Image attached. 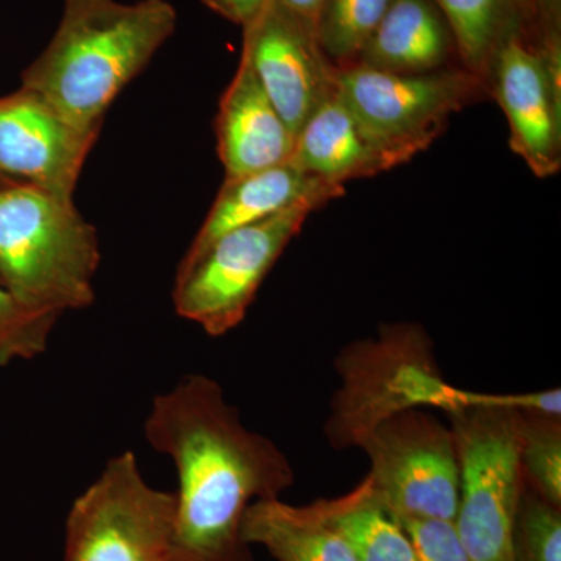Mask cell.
Here are the masks:
<instances>
[{
  "instance_id": "6da1fadb",
  "label": "cell",
  "mask_w": 561,
  "mask_h": 561,
  "mask_svg": "<svg viewBox=\"0 0 561 561\" xmlns=\"http://www.w3.org/2000/svg\"><path fill=\"white\" fill-rule=\"evenodd\" d=\"M151 448L179 478L172 561H251L242 519L253 502L295 483L286 454L242 423L216 379L187 375L157 394L146 419Z\"/></svg>"
},
{
  "instance_id": "7a4b0ae2",
  "label": "cell",
  "mask_w": 561,
  "mask_h": 561,
  "mask_svg": "<svg viewBox=\"0 0 561 561\" xmlns=\"http://www.w3.org/2000/svg\"><path fill=\"white\" fill-rule=\"evenodd\" d=\"M176 21L168 0H65L60 25L22 88L80 130L101 133L111 103L171 38Z\"/></svg>"
},
{
  "instance_id": "3957f363",
  "label": "cell",
  "mask_w": 561,
  "mask_h": 561,
  "mask_svg": "<svg viewBox=\"0 0 561 561\" xmlns=\"http://www.w3.org/2000/svg\"><path fill=\"white\" fill-rule=\"evenodd\" d=\"M99 265L98 231L73 201L0 186V283L18 301L57 316L90 308Z\"/></svg>"
},
{
  "instance_id": "277c9868",
  "label": "cell",
  "mask_w": 561,
  "mask_h": 561,
  "mask_svg": "<svg viewBox=\"0 0 561 561\" xmlns=\"http://www.w3.org/2000/svg\"><path fill=\"white\" fill-rule=\"evenodd\" d=\"M443 412L459 460L457 534L471 561H513V522L524 490L523 413L454 386Z\"/></svg>"
},
{
  "instance_id": "5b68a950",
  "label": "cell",
  "mask_w": 561,
  "mask_h": 561,
  "mask_svg": "<svg viewBox=\"0 0 561 561\" xmlns=\"http://www.w3.org/2000/svg\"><path fill=\"white\" fill-rule=\"evenodd\" d=\"M339 387L324 421V437L335 451L359 448L376 426L409 409H443L451 383L443 378L430 332L401 321L379 327L334 359Z\"/></svg>"
},
{
  "instance_id": "8992f818",
  "label": "cell",
  "mask_w": 561,
  "mask_h": 561,
  "mask_svg": "<svg viewBox=\"0 0 561 561\" xmlns=\"http://www.w3.org/2000/svg\"><path fill=\"white\" fill-rule=\"evenodd\" d=\"M324 205L319 198H308L221 236L197 260L176 271V313L210 337L238 328L280 254L300 234L313 210Z\"/></svg>"
},
{
  "instance_id": "52a82bcc",
  "label": "cell",
  "mask_w": 561,
  "mask_h": 561,
  "mask_svg": "<svg viewBox=\"0 0 561 561\" xmlns=\"http://www.w3.org/2000/svg\"><path fill=\"white\" fill-rule=\"evenodd\" d=\"M175 493L154 489L131 451L105 465L70 505L65 561H172Z\"/></svg>"
},
{
  "instance_id": "ba28073f",
  "label": "cell",
  "mask_w": 561,
  "mask_h": 561,
  "mask_svg": "<svg viewBox=\"0 0 561 561\" xmlns=\"http://www.w3.org/2000/svg\"><path fill=\"white\" fill-rule=\"evenodd\" d=\"M368 478L398 519L454 522L459 505V460L453 432L427 408L409 409L360 442Z\"/></svg>"
},
{
  "instance_id": "9c48e42d",
  "label": "cell",
  "mask_w": 561,
  "mask_h": 561,
  "mask_svg": "<svg viewBox=\"0 0 561 561\" xmlns=\"http://www.w3.org/2000/svg\"><path fill=\"white\" fill-rule=\"evenodd\" d=\"M489 84L470 70L394 73L359 62L337 66L334 90L370 130L416 157L454 113L481 99Z\"/></svg>"
},
{
  "instance_id": "30bf717a",
  "label": "cell",
  "mask_w": 561,
  "mask_h": 561,
  "mask_svg": "<svg viewBox=\"0 0 561 561\" xmlns=\"http://www.w3.org/2000/svg\"><path fill=\"white\" fill-rule=\"evenodd\" d=\"M242 55L262 88L297 136L305 122L334 91V65L321 49L317 28L280 0H265L243 25Z\"/></svg>"
},
{
  "instance_id": "8fae6325",
  "label": "cell",
  "mask_w": 561,
  "mask_h": 561,
  "mask_svg": "<svg viewBox=\"0 0 561 561\" xmlns=\"http://www.w3.org/2000/svg\"><path fill=\"white\" fill-rule=\"evenodd\" d=\"M99 133L70 124L35 92L0 99V176L73 201Z\"/></svg>"
},
{
  "instance_id": "7c38bea8",
  "label": "cell",
  "mask_w": 561,
  "mask_h": 561,
  "mask_svg": "<svg viewBox=\"0 0 561 561\" xmlns=\"http://www.w3.org/2000/svg\"><path fill=\"white\" fill-rule=\"evenodd\" d=\"M489 83L511 125V146L540 179L561 165V94L531 46L526 31L513 32L497 47Z\"/></svg>"
},
{
  "instance_id": "4fadbf2b",
  "label": "cell",
  "mask_w": 561,
  "mask_h": 561,
  "mask_svg": "<svg viewBox=\"0 0 561 561\" xmlns=\"http://www.w3.org/2000/svg\"><path fill=\"white\" fill-rule=\"evenodd\" d=\"M412 160L408 151L376 135L332 91L295 136L290 160L328 183L368 179Z\"/></svg>"
},
{
  "instance_id": "5bb4252c",
  "label": "cell",
  "mask_w": 561,
  "mask_h": 561,
  "mask_svg": "<svg viewBox=\"0 0 561 561\" xmlns=\"http://www.w3.org/2000/svg\"><path fill=\"white\" fill-rule=\"evenodd\" d=\"M217 151L227 176L245 175L290 160L295 136L241 55L216 121Z\"/></svg>"
},
{
  "instance_id": "9a60e30c",
  "label": "cell",
  "mask_w": 561,
  "mask_h": 561,
  "mask_svg": "<svg viewBox=\"0 0 561 561\" xmlns=\"http://www.w3.org/2000/svg\"><path fill=\"white\" fill-rule=\"evenodd\" d=\"M342 195L345 186L309 175L291 161L245 175L227 176L179 267L197 260L227 232L268 219L308 198L328 203Z\"/></svg>"
},
{
  "instance_id": "2e32d148",
  "label": "cell",
  "mask_w": 561,
  "mask_h": 561,
  "mask_svg": "<svg viewBox=\"0 0 561 561\" xmlns=\"http://www.w3.org/2000/svg\"><path fill=\"white\" fill-rule=\"evenodd\" d=\"M454 50L451 28L434 0H391L356 62L386 72H434Z\"/></svg>"
},
{
  "instance_id": "e0dca14e",
  "label": "cell",
  "mask_w": 561,
  "mask_h": 561,
  "mask_svg": "<svg viewBox=\"0 0 561 561\" xmlns=\"http://www.w3.org/2000/svg\"><path fill=\"white\" fill-rule=\"evenodd\" d=\"M242 540L276 561H357L316 504L290 505L279 497L253 502L242 519Z\"/></svg>"
},
{
  "instance_id": "ac0fdd59",
  "label": "cell",
  "mask_w": 561,
  "mask_h": 561,
  "mask_svg": "<svg viewBox=\"0 0 561 561\" xmlns=\"http://www.w3.org/2000/svg\"><path fill=\"white\" fill-rule=\"evenodd\" d=\"M313 504L346 541L357 561H415L408 531L368 476L348 493Z\"/></svg>"
},
{
  "instance_id": "d6986e66",
  "label": "cell",
  "mask_w": 561,
  "mask_h": 561,
  "mask_svg": "<svg viewBox=\"0 0 561 561\" xmlns=\"http://www.w3.org/2000/svg\"><path fill=\"white\" fill-rule=\"evenodd\" d=\"M453 32L465 69L489 83L491 61L502 41L527 31L523 0H434Z\"/></svg>"
},
{
  "instance_id": "ffe728a7",
  "label": "cell",
  "mask_w": 561,
  "mask_h": 561,
  "mask_svg": "<svg viewBox=\"0 0 561 561\" xmlns=\"http://www.w3.org/2000/svg\"><path fill=\"white\" fill-rule=\"evenodd\" d=\"M391 0H327L317 36L335 66L356 62L365 44L382 21Z\"/></svg>"
},
{
  "instance_id": "44dd1931",
  "label": "cell",
  "mask_w": 561,
  "mask_h": 561,
  "mask_svg": "<svg viewBox=\"0 0 561 561\" xmlns=\"http://www.w3.org/2000/svg\"><path fill=\"white\" fill-rule=\"evenodd\" d=\"M524 485L561 507V416L523 413Z\"/></svg>"
},
{
  "instance_id": "7402d4cb",
  "label": "cell",
  "mask_w": 561,
  "mask_h": 561,
  "mask_svg": "<svg viewBox=\"0 0 561 561\" xmlns=\"http://www.w3.org/2000/svg\"><path fill=\"white\" fill-rule=\"evenodd\" d=\"M513 561H561V507L524 485L512 529Z\"/></svg>"
},
{
  "instance_id": "603a6c76",
  "label": "cell",
  "mask_w": 561,
  "mask_h": 561,
  "mask_svg": "<svg viewBox=\"0 0 561 561\" xmlns=\"http://www.w3.org/2000/svg\"><path fill=\"white\" fill-rule=\"evenodd\" d=\"M58 319L57 313L22 305L0 283V367L41 356Z\"/></svg>"
},
{
  "instance_id": "cb8c5ba5",
  "label": "cell",
  "mask_w": 561,
  "mask_h": 561,
  "mask_svg": "<svg viewBox=\"0 0 561 561\" xmlns=\"http://www.w3.org/2000/svg\"><path fill=\"white\" fill-rule=\"evenodd\" d=\"M412 542L415 561H471L454 522L400 519Z\"/></svg>"
},
{
  "instance_id": "d4e9b609",
  "label": "cell",
  "mask_w": 561,
  "mask_h": 561,
  "mask_svg": "<svg viewBox=\"0 0 561 561\" xmlns=\"http://www.w3.org/2000/svg\"><path fill=\"white\" fill-rule=\"evenodd\" d=\"M202 2L214 13L243 27L256 16L265 0H202Z\"/></svg>"
},
{
  "instance_id": "484cf974",
  "label": "cell",
  "mask_w": 561,
  "mask_h": 561,
  "mask_svg": "<svg viewBox=\"0 0 561 561\" xmlns=\"http://www.w3.org/2000/svg\"><path fill=\"white\" fill-rule=\"evenodd\" d=\"M280 2H283L287 9L294 11L297 16H300L301 20L309 22V24L317 28L321 11H323L327 0H280Z\"/></svg>"
},
{
  "instance_id": "4316f807",
  "label": "cell",
  "mask_w": 561,
  "mask_h": 561,
  "mask_svg": "<svg viewBox=\"0 0 561 561\" xmlns=\"http://www.w3.org/2000/svg\"><path fill=\"white\" fill-rule=\"evenodd\" d=\"M7 184H13L11 181L3 179V176H0V186H7Z\"/></svg>"
},
{
  "instance_id": "83f0119b",
  "label": "cell",
  "mask_w": 561,
  "mask_h": 561,
  "mask_svg": "<svg viewBox=\"0 0 561 561\" xmlns=\"http://www.w3.org/2000/svg\"><path fill=\"white\" fill-rule=\"evenodd\" d=\"M523 3H524V9H526V13H527V0H523Z\"/></svg>"
}]
</instances>
